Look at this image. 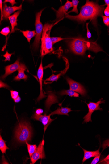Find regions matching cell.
Segmentation results:
<instances>
[{"mask_svg": "<svg viewBox=\"0 0 109 164\" xmlns=\"http://www.w3.org/2000/svg\"><path fill=\"white\" fill-rule=\"evenodd\" d=\"M24 36L27 39L28 42H30L31 39L36 35L35 31L27 30L26 31H20Z\"/></svg>", "mask_w": 109, "mask_h": 164, "instance_id": "obj_21", "label": "cell"}, {"mask_svg": "<svg viewBox=\"0 0 109 164\" xmlns=\"http://www.w3.org/2000/svg\"><path fill=\"white\" fill-rule=\"evenodd\" d=\"M66 80L67 83L69 85L70 89L80 94L82 96L84 97L86 95L87 91L81 84L68 77H67Z\"/></svg>", "mask_w": 109, "mask_h": 164, "instance_id": "obj_7", "label": "cell"}, {"mask_svg": "<svg viewBox=\"0 0 109 164\" xmlns=\"http://www.w3.org/2000/svg\"><path fill=\"white\" fill-rule=\"evenodd\" d=\"M59 94L61 96L67 95L70 97H79V94L75 91L69 89L68 90H64L59 93Z\"/></svg>", "mask_w": 109, "mask_h": 164, "instance_id": "obj_20", "label": "cell"}, {"mask_svg": "<svg viewBox=\"0 0 109 164\" xmlns=\"http://www.w3.org/2000/svg\"><path fill=\"white\" fill-rule=\"evenodd\" d=\"M37 77L38 78L39 81V84L40 85V94L37 98V100L38 101H39L41 100L42 99L47 97L44 93L43 90V78L44 75V69L43 66L42 61H41V64L39 66L38 68L37 73Z\"/></svg>", "mask_w": 109, "mask_h": 164, "instance_id": "obj_11", "label": "cell"}, {"mask_svg": "<svg viewBox=\"0 0 109 164\" xmlns=\"http://www.w3.org/2000/svg\"><path fill=\"white\" fill-rule=\"evenodd\" d=\"M104 1L106 5L109 8V0H105Z\"/></svg>", "mask_w": 109, "mask_h": 164, "instance_id": "obj_39", "label": "cell"}, {"mask_svg": "<svg viewBox=\"0 0 109 164\" xmlns=\"http://www.w3.org/2000/svg\"><path fill=\"white\" fill-rule=\"evenodd\" d=\"M44 9L40 11L36 14L35 27L36 35L35 39L32 45V47L34 50H37L39 47L41 39V34L43 33V28L42 23L40 21L42 13Z\"/></svg>", "mask_w": 109, "mask_h": 164, "instance_id": "obj_5", "label": "cell"}, {"mask_svg": "<svg viewBox=\"0 0 109 164\" xmlns=\"http://www.w3.org/2000/svg\"><path fill=\"white\" fill-rule=\"evenodd\" d=\"M43 112L44 111L42 109L40 108L36 110V112L34 114L37 115H41Z\"/></svg>", "mask_w": 109, "mask_h": 164, "instance_id": "obj_32", "label": "cell"}, {"mask_svg": "<svg viewBox=\"0 0 109 164\" xmlns=\"http://www.w3.org/2000/svg\"><path fill=\"white\" fill-rule=\"evenodd\" d=\"M7 2H9L11 4V5H12V6L13 7L14 4H16V2L15 0H5V1L3 2V4H5Z\"/></svg>", "mask_w": 109, "mask_h": 164, "instance_id": "obj_35", "label": "cell"}, {"mask_svg": "<svg viewBox=\"0 0 109 164\" xmlns=\"http://www.w3.org/2000/svg\"><path fill=\"white\" fill-rule=\"evenodd\" d=\"M21 12L20 10H19L17 12H15L13 15L10 16L8 19L10 21L11 26V33L15 32V27L18 25L17 22L18 21V17Z\"/></svg>", "mask_w": 109, "mask_h": 164, "instance_id": "obj_16", "label": "cell"}, {"mask_svg": "<svg viewBox=\"0 0 109 164\" xmlns=\"http://www.w3.org/2000/svg\"><path fill=\"white\" fill-rule=\"evenodd\" d=\"M22 4L19 7H8L6 3L4 4L3 8V18L5 20H7L11 14L17 10H22Z\"/></svg>", "mask_w": 109, "mask_h": 164, "instance_id": "obj_13", "label": "cell"}, {"mask_svg": "<svg viewBox=\"0 0 109 164\" xmlns=\"http://www.w3.org/2000/svg\"><path fill=\"white\" fill-rule=\"evenodd\" d=\"M9 149V148L6 144L5 142L1 135L0 136V150H1L2 153L4 154L6 153V150Z\"/></svg>", "mask_w": 109, "mask_h": 164, "instance_id": "obj_23", "label": "cell"}, {"mask_svg": "<svg viewBox=\"0 0 109 164\" xmlns=\"http://www.w3.org/2000/svg\"><path fill=\"white\" fill-rule=\"evenodd\" d=\"M89 24V23H86V26L87 29V37L88 38L90 39V38L91 37V33H90L88 27V25Z\"/></svg>", "mask_w": 109, "mask_h": 164, "instance_id": "obj_33", "label": "cell"}, {"mask_svg": "<svg viewBox=\"0 0 109 164\" xmlns=\"http://www.w3.org/2000/svg\"><path fill=\"white\" fill-rule=\"evenodd\" d=\"M10 32V29L9 27L8 26L3 28L1 32H0V33L7 37Z\"/></svg>", "mask_w": 109, "mask_h": 164, "instance_id": "obj_25", "label": "cell"}, {"mask_svg": "<svg viewBox=\"0 0 109 164\" xmlns=\"http://www.w3.org/2000/svg\"><path fill=\"white\" fill-rule=\"evenodd\" d=\"M72 7L73 5L72 2L67 1L65 5L61 7L58 10H55L56 15V20L58 21L61 19L66 14L68 10Z\"/></svg>", "mask_w": 109, "mask_h": 164, "instance_id": "obj_12", "label": "cell"}, {"mask_svg": "<svg viewBox=\"0 0 109 164\" xmlns=\"http://www.w3.org/2000/svg\"><path fill=\"white\" fill-rule=\"evenodd\" d=\"M105 5H100L98 3L87 0L85 4L82 7L78 15L74 16L66 14L65 17L80 23L90 20L93 24L96 26L97 17L103 16Z\"/></svg>", "mask_w": 109, "mask_h": 164, "instance_id": "obj_1", "label": "cell"}, {"mask_svg": "<svg viewBox=\"0 0 109 164\" xmlns=\"http://www.w3.org/2000/svg\"><path fill=\"white\" fill-rule=\"evenodd\" d=\"M32 133L30 124L26 121H22L19 123L16 129L15 137L19 143H26L31 140Z\"/></svg>", "mask_w": 109, "mask_h": 164, "instance_id": "obj_3", "label": "cell"}, {"mask_svg": "<svg viewBox=\"0 0 109 164\" xmlns=\"http://www.w3.org/2000/svg\"><path fill=\"white\" fill-rule=\"evenodd\" d=\"M109 146V139L103 142L102 144V148L103 150L105 149L106 148Z\"/></svg>", "mask_w": 109, "mask_h": 164, "instance_id": "obj_31", "label": "cell"}, {"mask_svg": "<svg viewBox=\"0 0 109 164\" xmlns=\"http://www.w3.org/2000/svg\"><path fill=\"white\" fill-rule=\"evenodd\" d=\"M72 2L73 5V8L72 10L69 11V12H68L67 14H68L72 12H74L78 14V10L77 7L79 2L78 1V0H73Z\"/></svg>", "mask_w": 109, "mask_h": 164, "instance_id": "obj_24", "label": "cell"}, {"mask_svg": "<svg viewBox=\"0 0 109 164\" xmlns=\"http://www.w3.org/2000/svg\"><path fill=\"white\" fill-rule=\"evenodd\" d=\"M103 22H104L105 25L108 27H109V16L107 17L105 16H102Z\"/></svg>", "mask_w": 109, "mask_h": 164, "instance_id": "obj_28", "label": "cell"}, {"mask_svg": "<svg viewBox=\"0 0 109 164\" xmlns=\"http://www.w3.org/2000/svg\"><path fill=\"white\" fill-rule=\"evenodd\" d=\"M101 155V153H100L99 155L95 157L91 162V164H96L98 163L100 159Z\"/></svg>", "mask_w": 109, "mask_h": 164, "instance_id": "obj_30", "label": "cell"}, {"mask_svg": "<svg viewBox=\"0 0 109 164\" xmlns=\"http://www.w3.org/2000/svg\"><path fill=\"white\" fill-rule=\"evenodd\" d=\"M103 99H101L97 103L90 102L89 103H87L89 109V111L88 114L86 115L83 119L84 123H87L90 121L92 122L91 115L95 111L99 110H103L102 108H101L99 105L102 103H105V100H102Z\"/></svg>", "mask_w": 109, "mask_h": 164, "instance_id": "obj_6", "label": "cell"}, {"mask_svg": "<svg viewBox=\"0 0 109 164\" xmlns=\"http://www.w3.org/2000/svg\"><path fill=\"white\" fill-rule=\"evenodd\" d=\"M21 66V68L18 70V73L16 77H15L14 80L16 81H19L21 80H24L25 81L28 78L27 76L25 73V71L27 69L24 64L20 63Z\"/></svg>", "mask_w": 109, "mask_h": 164, "instance_id": "obj_15", "label": "cell"}, {"mask_svg": "<svg viewBox=\"0 0 109 164\" xmlns=\"http://www.w3.org/2000/svg\"><path fill=\"white\" fill-rule=\"evenodd\" d=\"M72 110H71L70 108L61 107V108H58L54 112H52L50 114L51 115L57 114L58 115H66L69 116V115H68V113L72 112Z\"/></svg>", "mask_w": 109, "mask_h": 164, "instance_id": "obj_18", "label": "cell"}, {"mask_svg": "<svg viewBox=\"0 0 109 164\" xmlns=\"http://www.w3.org/2000/svg\"><path fill=\"white\" fill-rule=\"evenodd\" d=\"M51 115H47L45 114L44 115H37L34 114L31 117L33 119L38 121L42 122V123L44 126V132L49 125L55 119H51L50 118Z\"/></svg>", "mask_w": 109, "mask_h": 164, "instance_id": "obj_10", "label": "cell"}, {"mask_svg": "<svg viewBox=\"0 0 109 164\" xmlns=\"http://www.w3.org/2000/svg\"><path fill=\"white\" fill-rule=\"evenodd\" d=\"M84 152V156L82 163L90 158L95 157L100 153V149L95 151H89L82 148Z\"/></svg>", "mask_w": 109, "mask_h": 164, "instance_id": "obj_17", "label": "cell"}, {"mask_svg": "<svg viewBox=\"0 0 109 164\" xmlns=\"http://www.w3.org/2000/svg\"><path fill=\"white\" fill-rule=\"evenodd\" d=\"M19 61L20 59L18 58L14 63L5 68V73L1 77V78L2 80H4L8 76L11 74L17 71H18L19 69L21 68V66L20 63H19Z\"/></svg>", "mask_w": 109, "mask_h": 164, "instance_id": "obj_9", "label": "cell"}, {"mask_svg": "<svg viewBox=\"0 0 109 164\" xmlns=\"http://www.w3.org/2000/svg\"><path fill=\"white\" fill-rule=\"evenodd\" d=\"M0 87L1 88H5L7 89H9L10 88L9 86L8 85L3 83L1 80V86Z\"/></svg>", "mask_w": 109, "mask_h": 164, "instance_id": "obj_36", "label": "cell"}, {"mask_svg": "<svg viewBox=\"0 0 109 164\" xmlns=\"http://www.w3.org/2000/svg\"><path fill=\"white\" fill-rule=\"evenodd\" d=\"M14 101L15 103H19L21 101V98L19 96L16 99L14 100Z\"/></svg>", "mask_w": 109, "mask_h": 164, "instance_id": "obj_38", "label": "cell"}, {"mask_svg": "<svg viewBox=\"0 0 109 164\" xmlns=\"http://www.w3.org/2000/svg\"><path fill=\"white\" fill-rule=\"evenodd\" d=\"M58 102V99L54 94L51 91H49L48 97L46 102V112H48L51 105L56 103Z\"/></svg>", "mask_w": 109, "mask_h": 164, "instance_id": "obj_14", "label": "cell"}, {"mask_svg": "<svg viewBox=\"0 0 109 164\" xmlns=\"http://www.w3.org/2000/svg\"><path fill=\"white\" fill-rule=\"evenodd\" d=\"M69 68V66H68V64L67 65V66L66 68L62 72H61L60 74H59L57 75H54L53 74L50 76V77L46 79L45 81V83L47 81H49L51 83H52L54 81H57L58 80V79L60 78L61 76L64 75L65 74L68 70V69Z\"/></svg>", "mask_w": 109, "mask_h": 164, "instance_id": "obj_19", "label": "cell"}, {"mask_svg": "<svg viewBox=\"0 0 109 164\" xmlns=\"http://www.w3.org/2000/svg\"><path fill=\"white\" fill-rule=\"evenodd\" d=\"M54 24L45 23L44 26L41 38V55L42 57L50 53L53 50L50 33Z\"/></svg>", "mask_w": 109, "mask_h": 164, "instance_id": "obj_4", "label": "cell"}, {"mask_svg": "<svg viewBox=\"0 0 109 164\" xmlns=\"http://www.w3.org/2000/svg\"><path fill=\"white\" fill-rule=\"evenodd\" d=\"M44 140H43L40 143L38 148L31 157V160L32 164L35 163L40 159H44L46 158L44 149Z\"/></svg>", "mask_w": 109, "mask_h": 164, "instance_id": "obj_8", "label": "cell"}, {"mask_svg": "<svg viewBox=\"0 0 109 164\" xmlns=\"http://www.w3.org/2000/svg\"><path fill=\"white\" fill-rule=\"evenodd\" d=\"M10 93L11 98L14 100L16 99L19 96V92L13 90L10 91Z\"/></svg>", "mask_w": 109, "mask_h": 164, "instance_id": "obj_29", "label": "cell"}, {"mask_svg": "<svg viewBox=\"0 0 109 164\" xmlns=\"http://www.w3.org/2000/svg\"><path fill=\"white\" fill-rule=\"evenodd\" d=\"M52 42L53 45L65 39L61 37H54L51 38Z\"/></svg>", "mask_w": 109, "mask_h": 164, "instance_id": "obj_26", "label": "cell"}, {"mask_svg": "<svg viewBox=\"0 0 109 164\" xmlns=\"http://www.w3.org/2000/svg\"><path fill=\"white\" fill-rule=\"evenodd\" d=\"M27 145L28 151L29 153L30 158L31 157L33 154L35 153L37 149V146L36 145H31L28 144L27 142L26 143Z\"/></svg>", "mask_w": 109, "mask_h": 164, "instance_id": "obj_22", "label": "cell"}, {"mask_svg": "<svg viewBox=\"0 0 109 164\" xmlns=\"http://www.w3.org/2000/svg\"><path fill=\"white\" fill-rule=\"evenodd\" d=\"M106 161H109V154L102 161V162Z\"/></svg>", "mask_w": 109, "mask_h": 164, "instance_id": "obj_40", "label": "cell"}, {"mask_svg": "<svg viewBox=\"0 0 109 164\" xmlns=\"http://www.w3.org/2000/svg\"><path fill=\"white\" fill-rule=\"evenodd\" d=\"M104 13L105 16L107 17L109 16V8L107 7L104 11Z\"/></svg>", "mask_w": 109, "mask_h": 164, "instance_id": "obj_37", "label": "cell"}, {"mask_svg": "<svg viewBox=\"0 0 109 164\" xmlns=\"http://www.w3.org/2000/svg\"><path fill=\"white\" fill-rule=\"evenodd\" d=\"M68 42L71 50L77 55H83L87 50L96 53L104 51L96 42H89L80 37L70 39Z\"/></svg>", "mask_w": 109, "mask_h": 164, "instance_id": "obj_2", "label": "cell"}, {"mask_svg": "<svg viewBox=\"0 0 109 164\" xmlns=\"http://www.w3.org/2000/svg\"><path fill=\"white\" fill-rule=\"evenodd\" d=\"M13 54H9L8 51H6L5 54L3 55V57L5 58V60H4V61H10L11 56Z\"/></svg>", "mask_w": 109, "mask_h": 164, "instance_id": "obj_27", "label": "cell"}, {"mask_svg": "<svg viewBox=\"0 0 109 164\" xmlns=\"http://www.w3.org/2000/svg\"><path fill=\"white\" fill-rule=\"evenodd\" d=\"M2 0L0 1V9H1V22L3 20V8H2Z\"/></svg>", "mask_w": 109, "mask_h": 164, "instance_id": "obj_34", "label": "cell"}]
</instances>
